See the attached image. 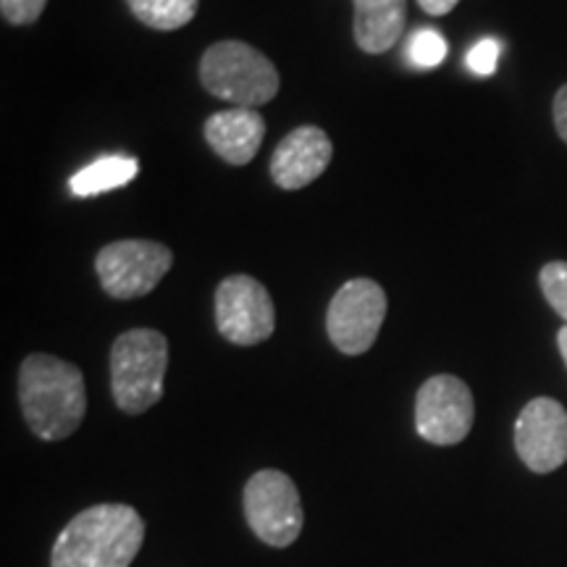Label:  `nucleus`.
Wrapping results in <instances>:
<instances>
[{
  "mask_svg": "<svg viewBox=\"0 0 567 567\" xmlns=\"http://www.w3.org/2000/svg\"><path fill=\"white\" fill-rule=\"evenodd\" d=\"M476 405L463 379L431 375L415 400V429L421 439L439 446L460 444L471 434Z\"/></svg>",
  "mask_w": 567,
  "mask_h": 567,
  "instance_id": "nucleus-8",
  "label": "nucleus"
},
{
  "mask_svg": "<svg viewBox=\"0 0 567 567\" xmlns=\"http://www.w3.org/2000/svg\"><path fill=\"white\" fill-rule=\"evenodd\" d=\"M245 515L268 547H289L302 530V502L295 481L281 471H260L245 486Z\"/></svg>",
  "mask_w": 567,
  "mask_h": 567,
  "instance_id": "nucleus-6",
  "label": "nucleus"
},
{
  "mask_svg": "<svg viewBox=\"0 0 567 567\" xmlns=\"http://www.w3.org/2000/svg\"><path fill=\"white\" fill-rule=\"evenodd\" d=\"M457 3L460 0H417V6H421L425 13H431V17H444V13H450Z\"/></svg>",
  "mask_w": 567,
  "mask_h": 567,
  "instance_id": "nucleus-21",
  "label": "nucleus"
},
{
  "mask_svg": "<svg viewBox=\"0 0 567 567\" xmlns=\"http://www.w3.org/2000/svg\"><path fill=\"white\" fill-rule=\"evenodd\" d=\"M126 6L142 24L158 32L179 30L197 13V0H126Z\"/></svg>",
  "mask_w": 567,
  "mask_h": 567,
  "instance_id": "nucleus-15",
  "label": "nucleus"
},
{
  "mask_svg": "<svg viewBox=\"0 0 567 567\" xmlns=\"http://www.w3.org/2000/svg\"><path fill=\"white\" fill-rule=\"evenodd\" d=\"M555 130L567 145V84L555 95Z\"/></svg>",
  "mask_w": 567,
  "mask_h": 567,
  "instance_id": "nucleus-20",
  "label": "nucleus"
},
{
  "mask_svg": "<svg viewBox=\"0 0 567 567\" xmlns=\"http://www.w3.org/2000/svg\"><path fill=\"white\" fill-rule=\"evenodd\" d=\"M168 368L166 337L153 329H132L113 342L111 389L116 405L130 415L151 410L163 396Z\"/></svg>",
  "mask_w": 567,
  "mask_h": 567,
  "instance_id": "nucleus-4",
  "label": "nucleus"
},
{
  "mask_svg": "<svg viewBox=\"0 0 567 567\" xmlns=\"http://www.w3.org/2000/svg\"><path fill=\"white\" fill-rule=\"evenodd\" d=\"M174 252L151 239H122L105 245L95 258V271L103 289L116 300L151 295L163 276L172 271Z\"/></svg>",
  "mask_w": 567,
  "mask_h": 567,
  "instance_id": "nucleus-5",
  "label": "nucleus"
},
{
  "mask_svg": "<svg viewBox=\"0 0 567 567\" xmlns=\"http://www.w3.org/2000/svg\"><path fill=\"white\" fill-rule=\"evenodd\" d=\"M140 174L137 158L130 155H103V158L92 161L90 166H84L82 172L71 176L69 187L71 193L80 197H92L111 193V189L126 187L134 176Z\"/></svg>",
  "mask_w": 567,
  "mask_h": 567,
  "instance_id": "nucleus-14",
  "label": "nucleus"
},
{
  "mask_svg": "<svg viewBox=\"0 0 567 567\" xmlns=\"http://www.w3.org/2000/svg\"><path fill=\"white\" fill-rule=\"evenodd\" d=\"M145 523L130 505H95L66 523L53 544V567H130Z\"/></svg>",
  "mask_w": 567,
  "mask_h": 567,
  "instance_id": "nucleus-2",
  "label": "nucleus"
},
{
  "mask_svg": "<svg viewBox=\"0 0 567 567\" xmlns=\"http://www.w3.org/2000/svg\"><path fill=\"white\" fill-rule=\"evenodd\" d=\"M499 51L502 45L494 38L478 40L476 45L467 51V69L478 76H492L496 66H499Z\"/></svg>",
  "mask_w": 567,
  "mask_h": 567,
  "instance_id": "nucleus-18",
  "label": "nucleus"
},
{
  "mask_svg": "<svg viewBox=\"0 0 567 567\" xmlns=\"http://www.w3.org/2000/svg\"><path fill=\"white\" fill-rule=\"evenodd\" d=\"M266 137V122L255 109L218 111L205 122V140L213 153L231 166H245L255 158Z\"/></svg>",
  "mask_w": 567,
  "mask_h": 567,
  "instance_id": "nucleus-12",
  "label": "nucleus"
},
{
  "mask_svg": "<svg viewBox=\"0 0 567 567\" xmlns=\"http://www.w3.org/2000/svg\"><path fill=\"white\" fill-rule=\"evenodd\" d=\"M408 27V0H354V42L379 55L396 45Z\"/></svg>",
  "mask_w": 567,
  "mask_h": 567,
  "instance_id": "nucleus-13",
  "label": "nucleus"
},
{
  "mask_svg": "<svg viewBox=\"0 0 567 567\" xmlns=\"http://www.w3.org/2000/svg\"><path fill=\"white\" fill-rule=\"evenodd\" d=\"M515 450L534 473H551L567 463V410L551 396L530 400L515 423Z\"/></svg>",
  "mask_w": 567,
  "mask_h": 567,
  "instance_id": "nucleus-10",
  "label": "nucleus"
},
{
  "mask_svg": "<svg viewBox=\"0 0 567 567\" xmlns=\"http://www.w3.org/2000/svg\"><path fill=\"white\" fill-rule=\"evenodd\" d=\"M557 344H559V354H563V360H565V365H567V326H565V329H559Z\"/></svg>",
  "mask_w": 567,
  "mask_h": 567,
  "instance_id": "nucleus-22",
  "label": "nucleus"
},
{
  "mask_svg": "<svg viewBox=\"0 0 567 567\" xmlns=\"http://www.w3.org/2000/svg\"><path fill=\"white\" fill-rule=\"evenodd\" d=\"M538 284H542V292L551 305V310L567 323V264L565 260H555L547 264L538 274Z\"/></svg>",
  "mask_w": 567,
  "mask_h": 567,
  "instance_id": "nucleus-17",
  "label": "nucleus"
},
{
  "mask_svg": "<svg viewBox=\"0 0 567 567\" xmlns=\"http://www.w3.org/2000/svg\"><path fill=\"white\" fill-rule=\"evenodd\" d=\"M386 318V295L371 279H352L339 287L326 316V331L339 352L363 354L373 347Z\"/></svg>",
  "mask_w": 567,
  "mask_h": 567,
  "instance_id": "nucleus-7",
  "label": "nucleus"
},
{
  "mask_svg": "<svg viewBox=\"0 0 567 567\" xmlns=\"http://www.w3.org/2000/svg\"><path fill=\"white\" fill-rule=\"evenodd\" d=\"M216 326L231 344L266 342L276 329V310L268 289L252 276H229L216 289Z\"/></svg>",
  "mask_w": 567,
  "mask_h": 567,
  "instance_id": "nucleus-9",
  "label": "nucleus"
},
{
  "mask_svg": "<svg viewBox=\"0 0 567 567\" xmlns=\"http://www.w3.org/2000/svg\"><path fill=\"white\" fill-rule=\"evenodd\" d=\"M203 87L234 103V109H258L279 92V71L264 53L239 40L210 45L200 61Z\"/></svg>",
  "mask_w": 567,
  "mask_h": 567,
  "instance_id": "nucleus-3",
  "label": "nucleus"
},
{
  "mask_svg": "<svg viewBox=\"0 0 567 567\" xmlns=\"http://www.w3.org/2000/svg\"><path fill=\"white\" fill-rule=\"evenodd\" d=\"M48 0H0V11L9 24L27 27L34 24L40 19V13L45 11Z\"/></svg>",
  "mask_w": 567,
  "mask_h": 567,
  "instance_id": "nucleus-19",
  "label": "nucleus"
},
{
  "mask_svg": "<svg viewBox=\"0 0 567 567\" xmlns=\"http://www.w3.org/2000/svg\"><path fill=\"white\" fill-rule=\"evenodd\" d=\"M331 140L318 126H297L271 155V176L281 189H302L313 184L331 163Z\"/></svg>",
  "mask_w": 567,
  "mask_h": 567,
  "instance_id": "nucleus-11",
  "label": "nucleus"
},
{
  "mask_svg": "<svg viewBox=\"0 0 567 567\" xmlns=\"http://www.w3.org/2000/svg\"><path fill=\"white\" fill-rule=\"evenodd\" d=\"M19 402L27 425L42 442H61L80 429L87 413V389L76 365L34 352L21 363Z\"/></svg>",
  "mask_w": 567,
  "mask_h": 567,
  "instance_id": "nucleus-1",
  "label": "nucleus"
},
{
  "mask_svg": "<svg viewBox=\"0 0 567 567\" xmlns=\"http://www.w3.org/2000/svg\"><path fill=\"white\" fill-rule=\"evenodd\" d=\"M405 55L415 69H436L446 59V40L442 32L421 27L405 42Z\"/></svg>",
  "mask_w": 567,
  "mask_h": 567,
  "instance_id": "nucleus-16",
  "label": "nucleus"
}]
</instances>
